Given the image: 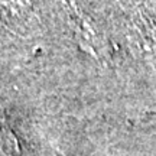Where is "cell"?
<instances>
[{"label":"cell","mask_w":156,"mask_h":156,"mask_svg":"<svg viewBox=\"0 0 156 156\" xmlns=\"http://www.w3.org/2000/svg\"><path fill=\"white\" fill-rule=\"evenodd\" d=\"M69 20L78 44L87 52H90V55L97 59H104L107 56V44L101 32L91 23V20L78 10H74Z\"/></svg>","instance_id":"1"}]
</instances>
